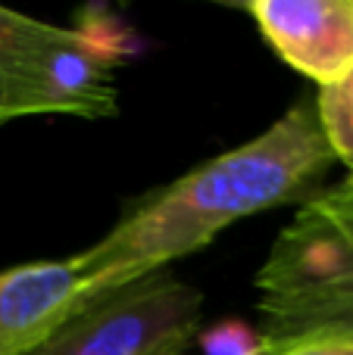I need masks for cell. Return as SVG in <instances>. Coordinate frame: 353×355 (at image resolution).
<instances>
[{
  "mask_svg": "<svg viewBox=\"0 0 353 355\" xmlns=\"http://www.w3.org/2000/svg\"><path fill=\"white\" fill-rule=\"evenodd\" d=\"M331 166L316 100H297L263 135L156 190L104 240L69 259L79 277V309L166 271L247 215L306 196Z\"/></svg>",
  "mask_w": 353,
  "mask_h": 355,
  "instance_id": "6da1fadb",
  "label": "cell"
},
{
  "mask_svg": "<svg viewBox=\"0 0 353 355\" xmlns=\"http://www.w3.org/2000/svg\"><path fill=\"white\" fill-rule=\"evenodd\" d=\"M131 35L104 10L54 25L0 6V125L25 116L106 119Z\"/></svg>",
  "mask_w": 353,
  "mask_h": 355,
  "instance_id": "7a4b0ae2",
  "label": "cell"
},
{
  "mask_svg": "<svg viewBox=\"0 0 353 355\" xmlns=\"http://www.w3.org/2000/svg\"><path fill=\"white\" fill-rule=\"evenodd\" d=\"M269 349L329 340L353 318V190L310 196L256 275Z\"/></svg>",
  "mask_w": 353,
  "mask_h": 355,
  "instance_id": "3957f363",
  "label": "cell"
},
{
  "mask_svg": "<svg viewBox=\"0 0 353 355\" xmlns=\"http://www.w3.org/2000/svg\"><path fill=\"white\" fill-rule=\"evenodd\" d=\"M200 312V290L156 271L79 309L28 355H181Z\"/></svg>",
  "mask_w": 353,
  "mask_h": 355,
  "instance_id": "277c9868",
  "label": "cell"
},
{
  "mask_svg": "<svg viewBox=\"0 0 353 355\" xmlns=\"http://www.w3.org/2000/svg\"><path fill=\"white\" fill-rule=\"evenodd\" d=\"M241 10L269 47L319 87L353 72V0H250Z\"/></svg>",
  "mask_w": 353,
  "mask_h": 355,
  "instance_id": "5b68a950",
  "label": "cell"
},
{
  "mask_svg": "<svg viewBox=\"0 0 353 355\" xmlns=\"http://www.w3.org/2000/svg\"><path fill=\"white\" fill-rule=\"evenodd\" d=\"M79 309L72 262H28L0 271V355H28Z\"/></svg>",
  "mask_w": 353,
  "mask_h": 355,
  "instance_id": "8992f818",
  "label": "cell"
},
{
  "mask_svg": "<svg viewBox=\"0 0 353 355\" xmlns=\"http://www.w3.org/2000/svg\"><path fill=\"white\" fill-rule=\"evenodd\" d=\"M316 112H319L322 135L331 147V156L347 172L344 187L353 190V72L344 75L335 85L319 87Z\"/></svg>",
  "mask_w": 353,
  "mask_h": 355,
  "instance_id": "52a82bcc",
  "label": "cell"
},
{
  "mask_svg": "<svg viewBox=\"0 0 353 355\" xmlns=\"http://www.w3.org/2000/svg\"><path fill=\"white\" fill-rule=\"evenodd\" d=\"M204 355H272L260 331L244 321H219L216 327L200 334Z\"/></svg>",
  "mask_w": 353,
  "mask_h": 355,
  "instance_id": "ba28073f",
  "label": "cell"
},
{
  "mask_svg": "<svg viewBox=\"0 0 353 355\" xmlns=\"http://www.w3.org/2000/svg\"><path fill=\"white\" fill-rule=\"evenodd\" d=\"M275 355H353V340H310L297 343Z\"/></svg>",
  "mask_w": 353,
  "mask_h": 355,
  "instance_id": "9c48e42d",
  "label": "cell"
}]
</instances>
